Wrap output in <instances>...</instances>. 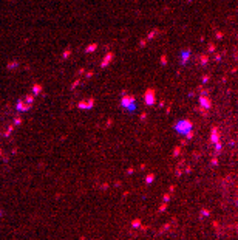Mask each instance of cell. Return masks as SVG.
<instances>
[{
	"mask_svg": "<svg viewBox=\"0 0 238 240\" xmlns=\"http://www.w3.org/2000/svg\"><path fill=\"white\" fill-rule=\"evenodd\" d=\"M203 215H209V211H207V209H203Z\"/></svg>",
	"mask_w": 238,
	"mask_h": 240,
	"instance_id": "52a82bcc",
	"label": "cell"
},
{
	"mask_svg": "<svg viewBox=\"0 0 238 240\" xmlns=\"http://www.w3.org/2000/svg\"><path fill=\"white\" fill-rule=\"evenodd\" d=\"M212 141H213V143H218V133H217V129H213V132H212Z\"/></svg>",
	"mask_w": 238,
	"mask_h": 240,
	"instance_id": "277c9868",
	"label": "cell"
},
{
	"mask_svg": "<svg viewBox=\"0 0 238 240\" xmlns=\"http://www.w3.org/2000/svg\"><path fill=\"white\" fill-rule=\"evenodd\" d=\"M164 211H165V205H162L161 208H159V212H164Z\"/></svg>",
	"mask_w": 238,
	"mask_h": 240,
	"instance_id": "8992f818",
	"label": "cell"
},
{
	"mask_svg": "<svg viewBox=\"0 0 238 240\" xmlns=\"http://www.w3.org/2000/svg\"><path fill=\"white\" fill-rule=\"evenodd\" d=\"M132 225H133V228H141V220L139 218H135L132 222Z\"/></svg>",
	"mask_w": 238,
	"mask_h": 240,
	"instance_id": "3957f363",
	"label": "cell"
},
{
	"mask_svg": "<svg viewBox=\"0 0 238 240\" xmlns=\"http://www.w3.org/2000/svg\"><path fill=\"white\" fill-rule=\"evenodd\" d=\"M147 93H148V98H147V104H150V106H152V104L155 102V99H153V98H155V91H153V90H148Z\"/></svg>",
	"mask_w": 238,
	"mask_h": 240,
	"instance_id": "7a4b0ae2",
	"label": "cell"
},
{
	"mask_svg": "<svg viewBox=\"0 0 238 240\" xmlns=\"http://www.w3.org/2000/svg\"><path fill=\"white\" fill-rule=\"evenodd\" d=\"M178 129L182 130V132H184V130H189V129H192V123L190 121H182V123L178 124Z\"/></svg>",
	"mask_w": 238,
	"mask_h": 240,
	"instance_id": "6da1fadb",
	"label": "cell"
},
{
	"mask_svg": "<svg viewBox=\"0 0 238 240\" xmlns=\"http://www.w3.org/2000/svg\"><path fill=\"white\" fill-rule=\"evenodd\" d=\"M153 178H155V175H153V173L147 175V178H145V183H147V184H148V183H152V181H153Z\"/></svg>",
	"mask_w": 238,
	"mask_h": 240,
	"instance_id": "5b68a950",
	"label": "cell"
}]
</instances>
